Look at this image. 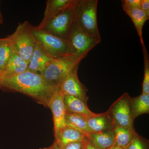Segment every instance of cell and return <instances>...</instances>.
I'll use <instances>...</instances> for the list:
<instances>
[{"instance_id":"obj_15","label":"cell","mask_w":149,"mask_h":149,"mask_svg":"<svg viewBox=\"0 0 149 149\" xmlns=\"http://www.w3.org/2000/svg\"><path fill=\"white\" fill-rule=\"evenodd\" d=\"M86 137L89 142L97 149H109L115 145L112 130L102 132H91Z\"/></svg>"},{"instance_id":"obj_23","label":"cell","mask_w":149,"mask_h":149,"mask_svg":"<svg viewBox=\"0 0 149 149\" xmlns=\"http://www.w3.org/2000/svg\"><path fill=\"white\" fill-rule=\"evenodd\" d=\"M144 57V78L142 83V94H149V56L146 46L142 47Z\"/></svg>"},{"instance_id":"obj_2","label":"cell","mask_w":149,"mask_h":149,"mask_svg":"<svg viewBox=\"0 0 149 149\" xmlns=\"http://www.w3.org/2000/svg\"><path fill=\"white\" fill-rule=\"evenodd\" d=\"M97 0H78L74 12V21L86 32L101 41L97 20Z\"/></svg>"},{"instance_id":"obj_17","label":"cell","mask_w":149,"mask_h":149,"mask_svg":"<svg viewBox=\"0 0 149 149\" xmlns=\"http://www.w3.org/2000/svg\"><path fill=\"white\" fill-rule=\"evenodd\" d=\"M86 137L85 135L79 131L65 126L56 138L55 141L62 148L68 144L84 141Z\"/></svg>"},{"instance_id":"obj_29","label":"cell","mask_w":149,"mask_h":149,"mask_svg":"<svg viewBox=\"0 0 149 149\" xmlns=\"http://www.w3.org/2000/svg\"><path fill=\"white\" fill-rule=\"evenodd\" d=\"M40 149H62L57 143L54 141L53 143L50 146L47 147V148H42Z\"/></svg>"},{"instance_id":"obj_30","label":"cell","mask_w":149,"mask_h":149,"mask_svg":"<svg viewBox=\"0 0 149 149\" xmlns=\"http://www.w3.org/2000/svg\"><path fill=\"white\" fill-rule=\"evenodd\" d=\"M1 1H0V25L2 24L3 22V17L1 11Z\"/></svg>"},{"instance_id":"obj_25","label":"cell","mask_w":149,"mask_h":149,"mask_svg":"<svg viewBox=\"0 0 149 149\" xmlns=\"http://www.w3.org/2000/svg\"><path fill=\"white\" fill-rule=\"evenodd\" d=\"M121 1L122 7L124 10L130 9L140 8L141 0H123Z\"/></svg>"},{"instance_id":"obj_12","label":"cell","mask_w":149,"mask_h":149,"mask_svg":"<svg viewBox=\"0 0 149 149\" xmlns=\"http://www.w3.org/2000/svg\"><path fill=\"white\" fill-rule=\"evenodd\" d=\"M73 0H48L46 2V7L44 16L40 24L37 27L41 29L50 20L60 13L71 4Z\"/></svg>"},{"instance_id":"obj_21","label":"cell","mask_w":149,"mask_h":149,"mask_svg":"<svg viewBox=\"0 0 149 149\" xmlns=\"http://www.w3.org/2000/svg\"><path fill=\"white\" fill-rule=\"evenodd\" d=\"M65 126L79 131L87 136L92 132L86 121V118L82 116L67 111L65 115Z\"/></svg>"},{"instance_id":"obj_16","label":"cell","mask_w":149,"mask_h":149,"mask_svg":"<svg viewBox=\"0 0 149 149\" xmlns=\"http://www.w3.org/2000/svg\"><path fill=\"white\" fill-rule=\"evenodd\" d=\"M64 102L68 112L80 115L85 118L96 114L89 109L87 104L75 97L64 95Z\"/></svg>"},{"instance_id":"obj_1","label":"cell","mask_w":149,"mask_h":149,"mask_svg":"<svg viewBox=\"0 0 149 149\" xmlns=\"http://www.w3.org/2000/svg\"><path fill=\"white\" fill-rule=\"evenodd\" d=\"M0 88L23 93L48 107L49 102L58 87L42 75L27 70L20 74L0 79Z\"/></svg>"},{"instance_id":"obj_4","label":"cell","mask_w":149,"mask_h":149,"mask_svg":"<svg viewBox=\"0 0 149 149\" xmlns=\"http://www.w3.org/2000/svg\"><path fill=\"white\" fill-rule=\"evenodd\" d=\"M86 56L77 57L66 54L54 58L42 75L48 82L57 86L61 79L68 73L79 66Z\"/></svg>"},{"instance_id":"obj_20","label":"cell","mask_w":149,"mask_h":149,"mask_svg":"<svg viewBox=\"0 0 149 149\" xmlns=\"http://www.w3.org/2000/svg\"><path fill=\"white\" fill-rule=\"evenodd\" d=\"M112 131L115 145L124 148L128 146L137 134L136 131L116 124H114Z\"/></svg>"},{"instance_id":"obj_8","label":"cell","mask_w":149,"mask_h":149,"mask_svg":"<svg viewBox=\"0 0 149 149\" xmlns=\"http://www.w3.org/2000/svg\"><path fill=\"white\" fill-rule=\"evenodd\" d=\"M130 99L128 93H124L113 103L107 112L114 124L136 131L133 125L134 120L131 117Z\"/></svg>"},{"instance_id":"obj_7","label":"cell","mask_w":149,"mask_h":149,"mask_svg":"<svg viewBox=\"0 0 149 149\" xmlns=\"http://www.w3.org/2000/svg\"><path fill=\"white\" fill-rule=\"evenodd\" d=\"M77 1L78 0H73L67 8L41 29L60 38L68 40L74 22V9Z\"/></svg>"},{"instance_id":"obj_11","label":"cell","mask_w":149,"mask_h":149,"mask_svg":"<svg viewBox=\"0 0 149 149\" xmlns=\"http://www.w3.org/2000/svg\"><path fill=\"white\" fill-rule=\"evenodd\" d=\"M53 59L36 45L29 59L27 70L42 75Z\"/></svg>"},{"instance_id":"obj_10","label":"cell","mask_w":149,"mask_h":149,"mask_svg":"<svg viewBox=\"0 0 149 149\" xmlns=\"http://www.w3.org/2000/svg\"><path fill=\"white\" fill-rule=\"evenodd\" d=\"M64 95L58 88L48 104V107L50 109L53 117L55 139L65 126L66 110L64 102Z\"/></svg>"},{"instance_id":"obj_28","label":"cell","mask_w":149,"mask_h":149,"mask_svg":"<svg viewBox=\"0 0 149 149\" xmlns=\"http://www.w3.org/2000/svg\"><path fill=\"white\" fill-rule=\"evenodd\" d=\"M85 149H97L92 144L89 142L87 137L85 139Z\"/></svg>"},{"instance_id":"obj_32","label":"cell","mask_w":149,"mask_h":149,"mask_svg":"<svg viewBox=\"0 0 149 149\" xmlns=\"http://www.w3.org/2000/svg\"><path fill=\"white\" fill-rule=\"evenodd\" d=\"M1 72H0V78H1Z\"/></svg>"},{"instance_id":"obj_27","label":"cell","mask_w":149,"mask_h":149,"mask_svg":"<svg viewBox=\"0 0 149 149\" xmlns=\"http://www.w3.org/2000/svg\"><path fill=\"white\" fill-rule=\"evenodd\" d=\"M140 8L149 16V0H141Z\"/></svg>"},{"instance_id":"obj_9","label":"cell","mask_w":149,"mask_h":149,"mask_svg":"<svg viewBox=\"0 0 149 149\" xmlns=\"http://www.w3.org/2000/svg\"><path fill=\"white\" fill-rule=\"evenodd\" d=\"M79 66L72 70L64 76L58 85V87L64 95L75 97L87 104L89 97L88 90L80 82L78 76Z\"/></svg>"},{"instance_id":"obj_22","label":"cell","mask_w":149,"mask_h":149,"mask_svg":"<svg viewBox=\"0 0 149 149\" xmlns=\"http://www.w3.org/2000/svg\"><path fill=\"white\" fill-rule=\"evenodd\" d=\"M14 51V49L9 36L6 38H0V72L1 75Z\"/></svg>"},{"instance_id":"obj_19","label":"cell","mask_w":149,"mask_h":149,"mask_svg":"<svg viewBox=\"0 0 149 149\" xmlns=\"http://www.w3.org/2000/svg\"><path fill=\"white\" fill-rule=\"evenodd\" d=\"M124 11L133 22L137 34L140 37L142 47L145 46L143 37V29L146 22L149 19V16L140 8L130 9Z\"/></svg>"},{"instance_id":"obj_13","label":"cell","mask_w":149,"mask_h":149,"mask_svg":"<svg viewBox=\"0 0 149 149\" xmlns=\"http://www.w3.org/2000/svg\"><path fill=\"white\" fill-rule=\"evenodd\" d=\"M89 128L92 132H102L113 130L114 123L107 112L96 113L86 118Z\"/></svg>"},{"instance_id":"obj_5","label":"cell","mask_w":149,"mask_h":149,"mask_svg":"<svg viewBox=\"0 0 149 149\" xmlns=\"http://www.w3.org/2000/svg\"><path fill=\"white\" fill-rule=\"evenodd\" d=\"M9 37L14 50L28 63L36 45L31 24L27 21L19 23L15 32Z\"/></svg>"},{"instance_id":"obj_6","label":"cell","mask_w":149,"mask_h":149,"mask_svg":"<svg viewBox=\"0 0 149 149\" xmlns=\"http://www.w3.org/2000/svg\"><path fill=\"white\" fill-rule=\"evenodd\" d=\"M67 55L74 56L88 55L101 41L91 36L74 21L68 40Z\"/></svg>"},{"instance_id":"obj_26","label":"cell","mask_w":149,"mask_h":149,"mask_svg":"<svg viewBox=\"0 0 149 149\" xmlns=\"http://www.w3.org/2000/svg\"><path fill=\"white\" fill-rule=\"evenodd\" d=\"M86 139V138H85ZM85 140L80 142H74L71 143L65 146L62 149H85Z\"/></svg>"},{"instance_id":"obj_18","label":"cell","mask_w":149,"mask_h":149,"mask_svg":"<svg viewBox=\"0 0 149 149\" xmlns=\"http://www.w3.org/2000/svg\"><path fill=\"white\" fill-rule=\"evenodd\" d=\"M130 107L131 117L133 120L141 115L149 114V94L141 93L138 97H131Z\"/></svg>"},{"instance_id":"obj_14","label":"cell","mask_w":149,"mask_h":149,"mask_svg":"<svg viewBox=\"0 0 149 149\" xmlns=\"http://www.w3.org/2000/svg\"><path fill=\"white\" fill-rule=\"evenodd\" d=\"M28 64V63L14 50L1 75V78L15 76L27 71Z\"/></svg>"},{"instance_id":"obj_3","label":"cell","mask_w":149,"mask_h":149,"mask_svg":"<svg viewBox=\"0 0 149 149\" xmlns=\"http://www.w3.org/2000/svg\"><path fill=\"white\" fill-rule=\"evenodd\" d=\"M36 45L53 58H57L67 52L68 41L55 36L42 29L31 25Z\"/></svg>"},{"instance_id":"obj_24","label":"cell","mask_w":149,"mask_h":149,"mask_svg":"<svg viewBox=\"0 0 149 149\" xmlns=\"http://www.w3.org/2000/svg\"><path fill=\"white\" fill-rule=\"evenodd\" d=\"M126 149H149V141L137 133Z\"/></svg>"},{"instance_id":"obj_31","label":"cell","mask_w":149,"mask_h":149,"mask_svg":"<svg viewBox=\"0 0 149 149\" xmlns=\"http://www.w3.org/2000/svg\"><path fill=\"white\" fill-rule=\"evenodd\" d=\"M109 149H126V148L114 145V146H113Z\"/></svg>"}]
</instances>
